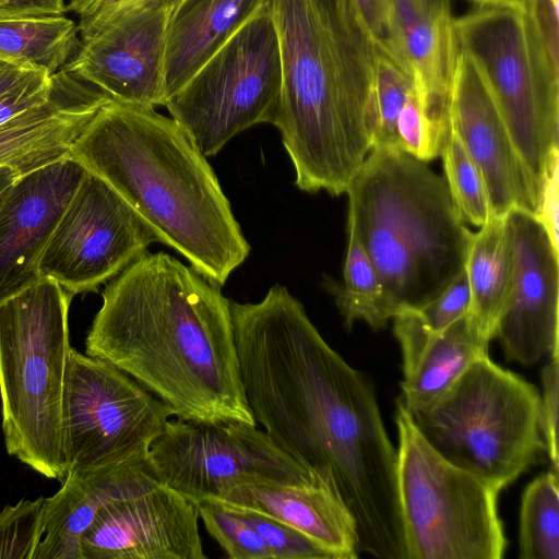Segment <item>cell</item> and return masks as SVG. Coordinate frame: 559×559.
Listing matches in <instances>:
<instances>
[{
  "mask_svg": "<svg viewBox=\"0 0 559 559\" xmlns=\"http://www.w3.org/2000/svg\"><path fill=\"white\" fill-rule=\"evenodd\" d=\"M230 313L255 424L337 492L355 521L359 552L406 559L396 449L371 379L326 343L283 285L258 302L230 300Z\"/></svg>",
  "mask_w": 559,
  "mask_h": 559,
  "instance_id": "obj_1",
  "label": "cell"
},
{
  "mask_svg": "<svg viewBox=\"0 0 559 559\" xmlns=\"http://www.w3.org/2000/svg\"><path fill=\"white\" fill-rule=\"evenodd\" d=\"M102 297L86 355L133 378L178 419L257 425L222 286L166 252L145 251L108 281Z\"/></svg>",
  "mask_w": 559,
  "mask_h": 559,
  "instance_id": "obj_2",
  "label": "cell"
},
{
  "mask_svg": "<svg viewBox=\"0 0 559 559\" xmlns=\"http://www.w3.org/2000/svg\"><path fill=\"white\" fill-rule=\"evenodd\" d=\"M281 56L273 123L305 192L345 193L372 148L376 50L349 0H270Z\"/></svg>",
  "mask_w": 559,
  "mask_h": 559,
  "instance_id": "obj_3",
  "label": "cell"
},
{
  "mask_svg": "<svg viewBox=\"0 0 559 559\" xmlns=\"http://www.w3.org/2000/svg\"><path fill=\"white\" fill-rule=\"evenodd\" d=\"M71 157L209 281L223 286L248 258L250 245L213 168L171 117L110 99L75 141Z\"/></svg>",
  "mask_w": 559,
  "mask_h": 559,
  "instance_id": "obj_4",
  "label": "cell"
},
{
  "mask_svg": "<svg viewBox=\"0 0 559 559\" xmlns=\"http://www.w3.org/2000/svg\"><path fill=\"white\" fill-rule=\"evenodd\" d=\"M347 230L396 309H419L464 270L472 231L445 178L400 150L376 147L349 182Z\"/></svg>",
  "mask_w": 559,
  "mask_h": 559,
  "instance_id": "obj_5",
  "label": "cell"
},
{
  "mask_svg": "<svg viewBox=\"0 0 559 559\" xmlns=\"http://www.w3.org/2000/svg\"><path fill=\"white\" fill-rule=\"evenodd\" d=\"M72 295L38 282L0 305V399L5 450L36 473L67 475L62 406Z\"/></svg>",
  "mask_w": 559,
  "mask_h": 559,
  "instance_id": "obj_6",
  "label": "cell"
},
{
  "mask_svg": "<svg viewBox=\"0 0 559 559\" xmlns=\"http://www.w3.org/2000/svg\"><path fill=\"white\" fill-rule=\"evenodd\" d=\"M411 416L444 459L500 491L545 453L539 391L488 354Z\"/></svg>",
  "mask_w": 559,
  "mask_h": 559,
  "instance_id": "obj_7",
  "label": "cell"
},
{
  "mask_svg": "<svg viewBox=\"0 0 559 559\" xmlns=\"http://www.w3.org/2000/svg\"><path fill=\"white\" fill-rule=\"evenodd\" d=\"M457 49L479 68L510 136L537 185L559 157L558 45L534 13L480 7L454 19Z\"/></svg>",
  "mask_w": 559,
  "mask_h": 559,
  "instance_id": "obj_8",
  "label": "cell"
},
{
  "mask_svg": "<svg viewBox=\"0 0 559 559\" xmlns=\"http://www.w3.org/2000/svg\"><path fill=\"white\" fill-rule=\"evenodd\" d=\"M396 486L406 559H500V490L454 465L396 401Z\"/></svg>",
  "mask_w": 559,
  "mask_h": 559,
  "instance_id": "obj_9",
  "label": "cell"
},
{
  "mask_svg": "<svg viewBox=\"0 0 559 559\" xmlns=\"http://www.w3.org/2000/svg\"><path fill=\"white\" fill-rule=\"evenodd\" d=\"M281 56L270 8L249 20L165 103L205 156L238 133L273 123L281 94Z\"/></svg>",
  "mask_w": 559,
  "mask_h": 559,
  "instance_id": "obj_10",
  "label": "cell"
},
{
  "mask_svg": "<svg viewBox=\"0 0 559 559\" xmlns=\"http://www.w3.org/2000/svg\"><path fill=\"white\" fill-rule=\"evenodd\" d=\"M174 412L106 360L71 348L63 393L67 474L146 463Z\"/></svg>",
  "mask_w": 559,
  "mask_h": 559,
  "instance_id": "obj_11",
  "label": "cell"
},
{
  "mask_svg": "<svg viewBox=\"0 0 559 559\" xmlns=\"http://www.w3.org/2000/svg\"><path fill=\"white\" fill-rule=\"evenodd\" d=\"M147 463L158 481L195 502L217 498L246 476L286 484L322 479L258 425L239 421L169 419L152 443Z\"/></svg>",
  "mask_w": 559,
  "mask_h": 559,
  "instance_id": "obj_12",
  "label": "cell"
},
{
  "mask_svg": "<svg viewBox=\"0 0 559 559\" xmlns=\"http://www.w3.org/2000/svg\"><path fill=\"white\" fill-rule=\"evenodd\" d=\"M157 241L133 209L87 171L59 218L39 273L72 296L96 292Z\"/></svg>",
  "mask_w": 559,
  "mask_h": 559,
  "instance_id": "obj_13",
  "label": "cell"
},
{
  "mask_svg": "<svg viewBox=\"0 0 559 559\" xmlns=\"http://www.w3.org/2000/svg\"><path fill=\"white\" fill-rule=\"evenodd\" d=\"M199 509L156 478L104 506L81 540L83 559H205Z\"/></svg>",
  "mask_w": 559,
  "mask_h": 559,
  "instance_id": "obj_14",
  "label": "cell"
},
{
  "mask_svg": "<svg viewBox=\"0 0 559 559\" xmlns=\"http://www.w3.org/2000/svg\"><path fill=\"white\" fill-rule=\"evenodd\" d=\"M174 7L136 10L114 19L83 39L62 69L114 100L164 106L166 33Z\"/></svg>",
  "mask_w": 559,
  "mask_h": 559,
  "instance_id": "obj_15",
  "label": "cell"
},
{
  "mask_svg": "<svg viewBox=\"0 0 559 559\" xmlns=\"http://www.w3.org/2000/svg\"><path fill=\"white\" fill-rule=\"evenodd\" d=\"M507 222L514 248V280L495 337L509 361L531 366L559 356L558 249L533 214L511 210Z\"/></svg>",
  "mask_w": 559,
  "mask_h": 559,
  "instance_id": "obj_16",
  "label": "cell"
},
{
  "mask_svg": "<svg viewBox=\"0 0 559 559\" xmlns=\"http://www.w3.org/2000/svg\"><path fill=\"white\" fill-rule=\"evenodd\" d=\"M451 130L477 166L492 214L535 215L540 187L520 156L474 59L459 50L450 94Z\"/></svg>",
  "mask_w": 559,
  "mask_h": 559,
  "instance_id": "obj_17",
  "label": "cell"
},
{
  "mask_svg": "<svg viewBox=\"0 0 559 559\" xmlns=\"http://www.w3.org/2000/svg\"><path fill=\"white\" fill-rule=\"evenodd\" d=\"M87 170L69 156L19 177L0 202V305L41 276L49 238Z\"/></svg>",
  "mask_w": 559,
  "mask_h": 559,
  "instance_id": "obj_18",
  "label": "cell"
},
{
  "mask_svg": "<svg viewBox=\"0 0 559 559\" xmlns=\"http://www.w3.org/2000/svg\"><path fill=\"white\" fill-rule=\"evenodd\" d=\"M393 60L413 78L432 158L450 136V94L459 53L450 0H392Z\"/></svg>",
  "mask_w": 559,
  "mask_h": 559,
  "instance_id": "obj_19",
  "label": "cell"
},
{
  "mask_svg": "<svg viewBox=\"0 0 559 559\" xmlns=\"http://www.w3.org/2000/svg\"><path fill=\"white\" fill-rule=\"evenodd\" d=\"M49 99L0 126V167L19 177L71 156L87 123L111 98L64 69Z\"/></svg>",
  "mask_w": 559,
  "mask_h": 559,
  "instance_id": "obj_20",
  "label": "cell"
},
{
  "mask_svg": "<svg viewBox=\"0 0 559 559\" xmlns=\"http://www.w3.org/2000/svg\"><path fill=\"white\" fill-rule=\"evenodd\" d=\"M210 500L288 524L319 544L333 559H354L359 555L355 521L337 492L322 479L286 484L246 476Z\"/></svg>",
  "mask_w": 559,
  "mask_h": 559,
  "instance_id": "obj_21",
  "label": "cell"
},
{
  "mask_svg": "<svg viewBox=\"0 0 559 559\" xmlns=\"http://www.w3.org/2000/svg\"><path fill=\"white\" fill-rule=\"evenodd\" d=\"M403 362L399 401L413 415L439 399L479 356L488 354L473 337L466 316L443 331L430 329L415 309L393 318Z\"/></svg>",
  "mask_w": 559,
  "mask_h": 559,
  "instance_id": "obj_22",
  "label": "cell"
},
{
  "mask_svg": "<svg viewBox=\"0 0 559 559\" xmlns=\"http://www.w3.org/2000/svg\"><path fill=\"white\" fill-rule=\"evenodd\" d=\"M155 477L148 463H124L68 473L44 500V533L34 559H83L81 540L97 512Z\"/></svg>",
  "mask_w": 559,
  "mask_h": 559,
  "instance_id": "obj_23",
  "label": "cell"
},
{
  "mask_svg": "<svg viewBox=\"0 0 559 559\" xmlns=\"http://www.w3.org/2000/svg\"><path fill=\"white\" fill-rule=\"evenodd\" d=\"M269 1L178 0L166 33V100Z\"/></svg>",
  "mask_w": 559,
  "mask_h": 559,
  "instance_id": "obj_24",
  "label": "cell"
},
{
  "mask_svg": "<svg viewBox=\"0 0 559 559\" xmlns=\"http://www.w3.org/2000/svg\"><path fill=\"white\" fill-rule=\"evenodd\" d=\"M479 228L472 234L465 263L469 286L466 320L475 341L488 350L512 290L515 257L507 214H490Z\"/></svg>",
  "mask_w": 559,
  "mask_h": 559,
  "instance_id": "obj_25",
  "label": "cell"
},
{
  "mask_svg": "<svg viewBox=\"0 0 559 559\" xmlns=\"http://www.w3.org/2000/svg\"><path fill=\"white\" fill-rule=\"evenodd\" d=\"M78 33L63 15L0 16V59L52 75L79 50Z\"/></svg>",
  "mask_w": 559,
  "mask_h": 559,
  "instance_id": "obj_26",
  "label": "cell"
},
{
  "mask_svg": "<svg viewBox=\"0 0 559 559\" xmlns=\"http://www.w3.org/2000/svg\"><path fill=\"white\" fill-rule=\"evenodd\" d=\"M343 270V281L329 278L324 284L348 330L357 320L371 329L383 328L396 314L388 299L377 273L357 237L349 230Z\"/></svg>",
  "mask_w": 559,
  "mask_h": 559,
  "instance_id": "obj_27",
  "label": "cell"
},
{
  "mask_svg": "<svg viewBox=\"0 0 559 559\" xmlns=\"http://www.w3.org/2000/svg\"><path fill=\"white\" fill-rule=\"evenodd\" d=\"M559 475L548 471L525 488L520 509L521 559H559Z\"/></svg>",
  "mask_w": 559,
  "mask_h": 559,
  "instance_id": "obj_28",
  "label": "cell"
},
{
  "mask_svg": "<svg viewBox=\"0 0 559 559\" xmlns=\"http://www.w3.org/2000/svg\"><path fill=\"white\" fill-rule=\"evenodd\" d=\"M413 87V78L406 70L391 58L380 53L376 55L372 97V148H399L397 117Z\"/></svg>",
  "mask_w": 559,
  "mask_h": 559,
  "instance_id": "obj_29",
  "label": "cell"
},
{
  "mask_svg": "<svg viewBox=\"0 0 559 559\" xmlns=\"http://www.w3.org/2000/svg\"><path fill=\"white\" fill-rule=\"evenodd\" d=\"M444 178L465 223L480 227L492 214L483 177L454 131L441 152Z\"/></svg>",
  "mask_w": 559,
  "mask_h": 559,
  "instance_id": "obj_30",
  "label": "cell"
},
{
  "mask_svg": "<svg viewBox=\"0 0 559 559\" xmlns=\"http://www.w3.org/2000/svg\"><path fill=\"white\" fill-rule=\"evenodd\" d=\"M200 520L230 559H273L260 537L235 511L215 500L197 501Z\"/></svg>",
  "mask_w": 559,
  "mask_h": 559,
  "instance_id": "obj_31",
  "label": "cell"
},
{
  "mask_svg": "<svg viewBox=\"0 0 559 559\" xmlns=\"http://www.w3.org/2000/svg\"><path fill=\"white\" fill-rule=\"evenodd\" d=\"M44 497L0 511V559H34L44 533Z\"/></svg>",
  "mask_w": 559,
  "mask_h": 559,
  "instance_id": "obj_32",
  "label": "cell"
},
{
  "mask_svg": "<svg viewBox=\"0 0 559 559\" xmlns=\"http://www.w3.org/2000/svg\"><path fill=\"white\" fill-rule=\"evenodd\" d=\"M226 508L235 511L260 535L273 559H333L319 544L288 524L260 512Z\"/></svg>",
  "mask_w": 559,
  "mask_h": 559,
  "instance_id": "obj_33",
  "label": "cell"
},
{
  "mask_svg": "<svg viewBox=\"0 0 559 559\" xmlns=\"http://www.w3.org/2000/svg\"><path fill=\"white\" fill-rule=\"evenodd\" d=\"M177 2L178 0H70L67 9L79 16L78 31L83 40L124 13L175 5Z\"/></svg>",
  "mask_w": 559,
  "mask_h": 559,
  "instance_id": "obj_34",
  "label": "cell"
},
{
  "mask_svg": "<svg viewBox=\"0 0 559 559\" xmlns=\"http://www.w3.org/2000/svg\"><path fill=\"white\" fill-rule=\"evenodd\" d=\"M540 427L545 442V453L550 461V471L559 474L558 450V395L559 356L548 359L542 369Z\"/></svg>",
  "mask_w": 559,
  "mask_h": 559,
  "instance_id": "obj_35",
  "label": "cell"
},
{
  "mask_svg": "<svg viewBox=\"0 0 559 559\" xmlns=\"http://www.w3.org/2000/svg\"><path fill=\"white\" fill-rule=\"evenodd\" d=\"M469 306V286L465 270L433 300L415 309L435 331H443L465 317Z\"/></svg>",
  "mask_w": 559,
  "mask_h": 559,
  "instance_id": "obj_36",
  "label": "cell"
},
{
  "mask_svg": "<svg viewBox=\"0 0 559 559\" xmlns=\"http://www.w3.org/2000/svg\"><path fill=\"white\" fill-rule=\"evenodd\" d=\"M349 3L376 52L393 60L392 0H349Z\"/></svg>",
  "mask_w": 559,
  "mask_h": 559,
  "instance_id": "obj_37",
  "label": "cell"
},
{
  "mask_svg": "<svg viewBox=\"0 0 559 559\" xmlns=\"http://www.w3.org/2000/svg\"><path fill=\"white\" fill-rule=\"evenodd\" d=\"M396 130L400 150L426 163L432 160L425 115L415 86L399 114Z\"/></svg>",
  "mask_w": 559,
  "mask_h": 559,
  "instance_id": "obj_38",
  "label": "cell"
},
{
  "mask_svg": "<svg viewBox=\"0 0 559 559\" xmlns=\"http://www.w3.org/2000/svg\"><path fill=\"white\" fill-rule=\"evenodd\" d=\"M53 85V74L35 72L0 96V126L22 112L46 103L51 96Z\"/></svg>",
  "mask_w": 559,
  "mask_h": 559,
  "instance_id": "obj_39",
  "label": "cell"
},
{
  "mask_svg": "<svg viewBox=\"0 0 559 559\" xmlns=\"http://www.w3.org/2000/svg\"><path fill=\"white\" fill-rule=\"evenodd\" d=\"M559 158H556L545 178L539 197V203L535 218L544 226L552 245L559 249L558 243V167Z\"/></svg>",
  "mask_w": 559,
  "mask_h": 559,
  "instance_id": "obj_40",
  "label": "cell"
},
{
  "mask_svg": "<svg viewBox=\"0 0 559 559\" xmlns=\"http://www.w3.org/2000/svg\"><path fill=\"white\" fill-rule=\"evenodd\" d=\"M64 0H0V16L61 15Z\"/></svg>",
  "mask_w": 559,
  "mask_h": 559,
  "instance_id": "obj_41",
  "label": "cell"
},
{
  "mask_svg": "<svg viewBox=\"0 0 559 559\" xmlns=\"http://www.w3.org/2000/svg\"><path fill=\"white\" fill-rule=\"evenodd\" d=\"M35 72L0 59V96L15 87Z\"/></svg>",
  "mask_w": 559,
  "mask_h": 559,
  "instance_id": "obj_42",
  "label": "cell"
},
{
  "mask_svg": "<svg viewBox=\"0 0 559 559\" xmlns=\"http://www.w3.org/2000/svg\"><path fill=\"white\" fill-rule=\"evenodd\" d=\"M480 7H504L527 11L532 0H471Z\"/></svg>",
  "mask_w": 559,
  "mask_h": 559,
  "instance_id": "obj_43",
  "label": "cell"
},
{
  "mask_svg": "<svg viewBox=\"0 0 559 559\" xmlns=\"http://www.w3.org/2000/svg\"><path fill=\"white\" fill-rule=\"evenodd\" d=\"M17 178L19 175L10 167H0V202Z\"/></svg>",
  "mask_w": 559,
  "mask_h": 559,
  "instance_id": "obj_44",
  "label": "cell"
}]
</instances>
